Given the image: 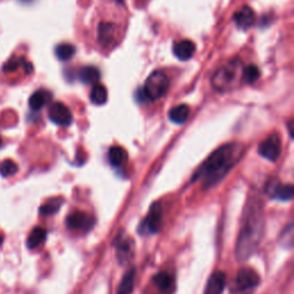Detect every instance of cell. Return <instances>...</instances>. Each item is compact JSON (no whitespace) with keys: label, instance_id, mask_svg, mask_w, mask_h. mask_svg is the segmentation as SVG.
<instances>
[{"label":"cell","instance_id":"8fae6325","mask_svg":"<svg viewBox=\"0 0 294 294\" xmlns=\"http://www.w3.org/2000/svg\"><path fill=\"white\" fill-rule=\"evenodd\" d=\"M235 282H236V286L239 288L240 291L251 290V288L259 285L260 277L253 269L242 268L239 270V272H238Z\"/></svg>","mask_w":294,"mask_h":294},{"label":"cell","instance_id":"9c48e42d","mask_svg":"<svg viewBox=\"0 0 294 294\" xmlns=\"http://www.w3.org/2000/svg\"><path fill=\"white\" fill-rule=\"evenodd\" d=\"M265 192L272 199H276L279 201H290L293 198L294 189L291 184H281L277 180H272L265 185Z\"/></svg>","mask_w":294,"mask_h":294},{"label":"cell","instance_id":"30bf717a","mask_svg":"<svg viewBox=\"0 0 294 294\" xmlns=\"http://www.w3.org/2000/svg\"><path fill=\"white\" fill-rule=\"evenodd\" d=\"M67 227L75 231H88L95 225V218L83 212H75L66 220Z\"/></svg>","mask_w":294,"mask_h":294},{"label":"cell","instance_id":"d6986e66","mask_svg":"<svg viewBox=\"0 0 294 294\" xmlns=\"http://www.w3.org/2000/svg\"><path fill=\"white\" fill-rule=\"evenodd\" d=\"M190 108L186 105H178L169 111V120L175 124H183L189 119Z\"/></svg>","mask_w":294,"mask_h":294},{"label":"cell","instance_id":"e0dca14e","mask_svg":"<svg viewBox=\"0 0 294 294\" xmlns=\"http://www.w3.org/2000/svg\"><path fill=\"white\" fill-rule=\"evenodd\" d=\"M134 277H136V269L132 267L124 274L122 281H121L118 287V292H116V294H131L133 291Z\"/></svg>","mask_w":294,"mask_h":294},{"label":"cell","instance_id":"d4e9b609","mask_svg":"<svg viewBox=\"0 0 294 294\" xmlns=\"http://www.w3.org/2000/svg\"><path fill=\"white\" fill-rule=\"evenodd\" d=\"M54 52L59 60H61V61H68V60H71L74 57L76 50H75V48L72 44L63 43V44H59L57 48H55Z\"/></svg>","mask_w":294,"mask_h":294},{"label":"cell","instance_id":"8992f818","mask_svg":"<svg viewBox=\"0 0 294 294\" xmlns=\"http://www.w3.org/2000/svg\"><path fill=\"white\" fill-rule=\"evenodd\" d=\"M259 154L267 160L276 162L282 153V141L278 133H273L259 146Z\"/></svg>","mask_w":294,"mask_h":294},{"label":"cell","instance_id":"6da1fadb","mask_svg":"<svg viewBox=\"0 0 294 294\" xmlns=\"http://www.w3.org/2000/svg\"><path fill=\"white\" fill-rule=\"evenodd\" d=\"M263 203L258 198H252L247 202L241 229L236 244V259L242 262L250 259L258 250L264 232Z\"/></svg>","mask_w":294,"mask_h":294},{"label":"cell","instance_id":"f546056e","mask_svg":"<svg viewBox=\"0 0 294 294\" xmlns=\"http://www.w3.org/2000/svg\"><path fill=\"white\" fill-rule=\"evenodd\" d=\"M292 127H293V124H292V122H290V123H288V130H290V134H291V137L293 136V131H292Z\"/></svg>","mask_w":294,"mask_h":294},{"label":"cell","instance_id":"5bb4252c","mask_svg":"<svg viewBox=\"0 0 294 294\" xmlns=\"http://www.w3.org/2000/svg\"><path fill=\"white\" fill-rule=\"evenodd\" d=\"M255 13L253 9L248 6L241 7L239 11L235 14V22L240 29H250L255 23Z\"/></svg>","mask_w":294,"mask_h":294},{"label":"cell","instance_id":"603a6c76","mask_svg":"<svg viewBox=\"0 0 294 294\" xmlns=\"http://www.w3.org/2000/svg\"><path fill=\"white\" fill-rule=\"evenodd\" d=\"M46 239V230L44 228H35L28 237L27 245L30 250H35L43 244Z\"/></svg>","mask_w":294,"mask_h":294},{"label":"cell","instance_id":"7a4b0ae2","mask_svg":"<svg viewBox=\"0 0 294 294\" xmlns=\"http://www.w3.org/2000/svg\"><path fill=\"white\" fill-rule=\"evenodd\" d=\"M242 154L244 146L238 143H229L218 147L195 171L192 182H200L205 188L216 185L239 162Z\"/></svg>","mask_w":294,"mask_h":294},{"label":"cell","instance_id":"5b68a950","mask_svg":"<svg viewBox=\"0 0 294 294\" xmlns=\"http://www.w3.org/2000/svg\"><path fill=\"white\" fill-rule=\"evenodd\" d=\"M162 227V208L159 203H154L146 217L141 222L138 231L141 235H153L159 232Z\"/></svg>","mask_w":294,"mask_h":294},{"label":"cell","instance_id":"83f0119b","mask_svg":"<svg viewBox=\"0 0 294 294\" xmlns=\"http://www.w3.org/2000/svg\"><path fill=\"white\" fill-rule=\"evenodd\" d=\"M281 244L283 247H291L293 244V224L290 223L284 229V231L281 235Z\"/></svg>","mask_w":294,"mask_h":294},{"label":"cell","instance_id":"d6a6232c","mask_svg":"<svg viewBox=\"0 0 294 294\" xmlns=\"http://www.w3.org/2000/svg\"><path fill=\"white\" fill-rule=\"evenodd\" d=\"M25 2H29V0H25Z\"/></svg>","mask_w":294,"mask_h":294},{"label":"cell","instance_id":"7402d4cb","mask_svg":"<svg viewBox=\"0 0 294 294\" xmlns=\"http://www.w3.org/2000/svg\"><path fill=\"white\" fill-rule=\"evenodd\" d=\"M51 99V95L48 91L39 90L36 91L34 95L30 97L29 106L32 110H39L48 104V101Z\"/></svg>","mask_w":294,"mask_h":294},{"label":"cell","instance_id":"9a60e30c","mask_svg":"<svg viewBox=\"0 0 294 294\" xmlns=\"http://www.w3.org/2000/svg\"><path fill=\"white\" fill-rule=\"evenodd\" d=\"M195 52V45L189 39L180 40L174 45L175 57L180 61H188L193 57Z\"/></svg>","mask_w":294,"mask_h":294},{"label":"cell","instance_id":"4316f807","mask_svg":"<svg viewBox=\"0 0 294 294\" xmlns=\"http://www.w3.org/2000/svg\"><path fill=\"white\" fill-rule=\"evenodd\" d=\"M17 165L12 160H6L0 165V175L4 177H9L14 174H16L17 171Z\"/></svg>","mask_w":294,"mask_h":294},{"label":"cell","instance_id":"484cf974","mask_svg":"<svg viewBox=\"0 0 294 294\" xmlns=\"http://www.w3.org/2000/svg\"><path fill=\"white\" fill-rule=\"evenodd\" d=\"M260 77V69L255 64H248V66L242 69V78L248 84H253Z\"/></svg>","mask_w":294,"mask_h":294},{"label":"cell","instance_id":"1f68e13d","mask_svg":"<svg viewBox=\"0 0 294 294\" xmlns=\"http://www.w3.org/2000/svg\"><path fill=\"white\" fill-rule=\"evenodd\" d=\"M118 2H120V3H122V2H123V0H118Z\"/></svg>","mask_w":294,"mask_h":294},{"label":"cell","instance_id":"f1b7e54d","mask_svg":"<svg viewBox=\"0 0 294 294\" xmlns=\"http://www.w3.org/2000/svg\"><path fill=\"white\" fill-rule=\"evenodd\" d=\"M23 60H25V59H16V58L11 59L6 64H5L4 71H6V72H14V71H16V69H17L18 67L22 66Z\"/></svg>","mask_w":294,"mask_h":294},{"label":"cell","instance_id":"52a82bcc","mask_svg":"<svg viewBox=\"0 0 294 294\" xmlns=\"http://www.w3.org/2000/svg\"><path fill=\"white\" fill-rule=\"evenodd\" d=\"M114 246L116 248V258L119 260V263L125 264L133 258L134 241L132 238L119 232L114 240Z\"/></svg>","mask_w":294,"mask_h":294},{"label":"cell","instance_id":"ba28073f","mask_svg":"<svg viewBox=\"0 0 294 294\" xmlns=\"http://www.w3.org/2000/svg\"><path fill=\"white\" fill-rule=\"evenodd\" d=\"M49 118L53 123L68 127L73 122V114L71 109L62 102H53L49 108Z\"/></svg>","mask_w":294,"mask_h":294},{"label":"cell","instance_id":"44dd1931","mask_svg":"<svg viewBox=\"0 0 294 294\" xmlns=\"http://www.w3.org/2000/svg\"><path fill=\"white\" fill-rule=\"evenodd\" d=\"M107 99H108V92H107V88L102 85V84L96 83L90 92V100L92 104L101 106L106 104Z\"/></svg>","mask_w":294,"mask_h":294},{"label":"cell","instance_id":"4dcf8cb0","mask_svg":"<svg viewBox=\"0 0 294 294\" xmlns=\"http://www.w3.org/2000/svg\"><path fill=\"white\" fill-rule=\"evenodd\" d=\"M2 242H3V237H0V245H2Z\"/></svg>","mask_w":294,"mask_h":294},{"label":"cell","instance_id":"2e32d148","mask_svg":"<svg viewBox=\"0 0 294 294\" xmlns=\"http://www.w3.org/2000/svg\"><path fill=\"white\" fill-rule=\"evenodd\" d=\"M77 77L84 84H96L100 79V72L97 67L85 66L79 69Z\"/></svg>","mask_w":294,"mask_h":294},{"label":"cell","instance_id":"cb8c5ba5","mask_svg":"<svg viewBox=\"0 0 294 294\" xmlns=\"http://www.w3.org/2000/svg\"><path fill=\"white\" fill-rule=\"evenodd\" d=\"M63 203V199L62 198H52L46 201L43 206L40 207L39 212L41 215L49 216V215H53L57 212H59V209L61 208Z\"/></svg>","mask_w":294,"mask_h":294},{"label":"cell","instance_id":"ac0fdd59","mask_svg":"<svg viewBox=\"0 0 294 294\" xmlns=\"http://www.w3.org/2000/svg\"><path fill=\"white\" fill-rule=\"evenodd\" d=\"M128 160V153L123 147L113 146L108 151V161L111 166L121 167Z\"/></svg>","mask_w":294,"mask_h":294},{"label":"cell","instance_id":"4fadbf2b","mask_svg":"<svg viewBox=\"0 0 294 294\" xmlns=\"http://www.w3.org/2000/svg\"><path fill=\"white\" fill-rule=\"evenodd\" d=\"M227 276L223 272H215L209 277L205 294H222L225 287Z\"/></svg>","mask_w":294,"mask_h":294},{"label":"cell","instance_id":"277c9868","mask_svg":"<svg viewBox=\"0 0 294 294\" xmlns=\"http://www.w3.org/2000/svg\"><path fill=\"white\" fill-rule=\"evenodd\" d=\"M168 87H169V79L167 75L161 71L154 72L147 77L144 87L138 91V100L143 102L161 99L166 95Z\"/></svg>","mask_w":294,"mask_h":294},{"label":"cell","instance_id":"3957f363","mask_svg":"<svg viewBox=\"0 0 294 294\" xmlns=\"http://www.w3.org/2000/svg\"><path fill=\"white\" fill-rule=\"evenodd\" d=\"M240 74H242L241 61L239 59H233L229 63L218 68L214 74L212 79L213 86L222 92L231 90L239 82Z\"/></svg>","mask_w":294,"mask_h":294},{"label":"cell","instance_id":"7c38bea8","mask_svg":"<svg viewBox=\"0 0 294 294\" xmlns=\"http://www.w3.org/2000/svg\"><path fill=\"white\" fill-rule=\"evenodd\" d=\"M118 36V27L111 22H101L98 28V41L102 48H109Z\"/></svg>","mask_w":294,"mask_h":294},{"label":"cell","instance_id":"ffe728a7","mask_svg":"<svg viewBox=\"0 0 294 294\" xmlns=\"http://www.w3.org/2000/svg\"><path fill=\"white\" fill-rule=\"evenodd\" d=\"M153 284L161 292H168L174 286V277L168 273H159L153 277Z\"/></svg>","mask_w":294,"mask_h":294}]
</instances>
